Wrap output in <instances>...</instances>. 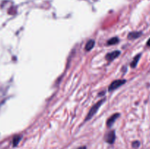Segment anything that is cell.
Masks as SVG:
<instances>
[{
	"instance_id": "9c48e42d",
	"label": "cell",
	"mask_w": 150,
	"mask_h": 149,
	"mask_svg": "<svg viewBox=\"0 0 150 149\" xmlns=\"http://www.w3.org/2000/svg\"><path fill=\"white\" fill-rule=\"evenodd\" d=\"M119 42V38L118 37H113L110 39L107 42V45H113Z\"/></svg>"
},
{
	"instance_id": "8992f818",
	"label": "cell",
	"mask_w": 150,
	"mask_h": 149,
	"mask_svg": "<svg viewBox=\"0 0 150 149\" xmlns=\"http://www.w3.org/2000/svg\"><path fill=\"white\" fill-rule=\"evenodd\" d=\"M141 35H142V32H133L129 34L128 36H127V38L129 39H135L139 37Z\"/></svg>"
},
{
	"instance_id": "4fadbf2b",
	"label": "cell",
	"mask_w": 150,
	"mask_h": 149,
	"mask_svg": "<svg viewBox=\"0 0 150 149\" xmlns=\"http://www.w3.org/2000/svg\"><path fill=\"white\" fill-rule=\"evenodd\" d=\"M146 45H147L148 46H150V38L149 39V40L147 41V42H146Z\"/></svg>"
},
{
	"instance_id": "5b68a950",
	"label": "cell",
	"mask_w": 150,
	"mask_h": 149,
	"mask_svg": "<svg viewBox=\"0 0 150 149\" xmlns=\"http://www.w3.org/2000/svg\"><path fill=\"white\" fill-rule=\"evenodd\" d=\"M120 116V113H115L113 115H111L108 120H107V122H106V125L107 127H111L113 124H114V122L116 121V120L119 118Z\"/></svg>"
},
{
	"instance_id": "ba28073f",
	"label": "cell",
	"mask_w": 150,
	"mask_h": 149,
	"mask_svg": "<svg viewBox=\"0 0 150 149\" xmlns=\"http://www.w3.org/2000/svg\"><path fill=\"white\" fill-rule=\"evenodd\" d=\"M140 57H141V54H139V55H137L136 56L134 57L133 60L132 61L131 64H130V67H131L132 68H135V67H136V66H137L138 64V62H139V59H140Z\"/></svg>"
},
{
	"instance_id": "6da1fadb",
	"label": "cell",
	"mask_w": 150,
	"mask_h": 149,
	"mask_svg": "<svg viewBox=\"0 0 150 149\" xmlns=\"http://www.w3.org/2000/svg\"><path fill=\"white\" fill-rule=\"evenodd\" d=\"M105 101V99H102L101 100H100L99 102H97L95 105H93V107H92V108L90 109V110L89 111L88 114L86 115V118H85L84 121H87L89 120H90L95 114L97 113V112L98 111L99 108L102 106V105L103 104V102Z\"/></svg>"
},
{
	"instance_id": "277c9868",
	"label": "cell",
	"mask_w": 150,
	"mask_h": 149,
	"mask_svg": "<svg viewBox=\"0 0 150 149\" xmlns=\"http://www.w3.org/2000/svg\"><path fill=\"white\" fill-rule=\"evenodd\" d=\"M121 54V52L120 51H114L113 52L109 53L107 54L105 56V59L108 61H111L113 60H114L115 58H117Z\"/></svg>"
},
{
	"instance_id": "30bf717a",
	"label": "cell",
	"mask_w": 150,
	"mask_h": 149,
	"mask_svg": "<svg viewBox=\"0 0 150 149\" xmlns=\"http://www.w3.org/2000/svg\"><path fill=\"white\" fill-rule=\"evenodd\" d=\"M21 139V137L19 135H17L16 136V137L13 138V146H16L18 145V144L19 143V142H20Z\"/></svg>"
},
{
	"instance_id": "7c38bea8",
	"label": "cell",
	"mask_w": 150,
	"mask_h": 149,
	"mask_svg": "<svg viewBox=\"0 0 150 149\" xmlns=\"http://www.w3.org/2000/svg\"><path fill=\"white\" fill-rule=\"evenodd\" d=\"M77 149H86V146H81V147L78 148Z\"/></svg>"
},
{
	"instance_id": "52a82bcc",
	"label": "cell",
	"mask_w": 150,
	"mask_h": 149,
	"mask_svg": "<svg viewBox=\"0 0 150 149\" xmlns=\"http://www.w3.org/2000/svg\"><path fill=\"white\" fill-rule=\"evenodd\" d=\"M95 42L94 39H89V40L86 42V46H85V50H86V51H91V50L94 48V46H95Z\"/></svg>"
},
{
	"instance_id": "3957f363",
	"label": "cell",
	"mask_w": 150,
	"mask_h": 149,
	"mask_svg": "<svg viewBox=\"0 0 150 149\" xmlns=\"http://www.w3.org/2000/svg\"><path fill=\"white\" fill-rule=\"evenodd\" d=\"M104 139H105V142H107L109 144H113L115 141L116 139V134H115V131H108L104 137Z\"/></svg>"
},
{
	"instance_id": "7a4b0ae2",
	"label": "cell",
	"mask_w": 150,
	"mask_h": 149,
	"mask_svg": "<svg viewBox=\"0 0 150 149\" xmlns=\"http://www.w3.org/2000/svg\"><path fill=\"white\" fill-rule=\"evenodd\" d=\"M126 83L125 80H116L114 81H113L112 83H111V85L108 87V91H114L115 89H118L120 86H122L123 84Z\"/></svg>"
},
{
	"instance_id": "8fae6325",
	"label": "cell",
	"mask_w": 150,
	"mask_h": 149,
	"mask_svg": "<svg viewBox=\"0 0 150 149\" xmlns=\"http://www.w3.org/2000/svg\"><path fill=\"white\" fill-rule=\"evenodd\" d=\"M139 145H140V143H139V142L138 141H136L134 142V143H133V146L134 148H138L139 146Z\"/></svg>"
}]
</instances>
